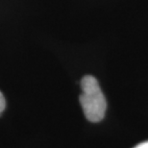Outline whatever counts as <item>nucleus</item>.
<instances>
[{"mask_svg": "<svg viewBox=\"0 0 148 148\" xmlns=\"http://www.w3.org/2000/svg\"><path fill=\"white\" fill-rule=\"evenodd\" d=\"M81 88L80 103L86 118L90 122L101 121L107 110V102L98 81L93 76H84L81 80Z\"/></svg>", "mask_w": 148, "mask_h": 148, "instance_id": "1", "label": "nucleus"}, {"mask_svg": "<svg viewBox=\"0 0 148 148\" xmlns=\"http://www.w3.org/2000/svg\"><path fill=\"white\" fill-rule=\"evenodd\" d=\"M6 107V100H5V97L3 96L2 92L0 91V114L4 111V109Z\"/></svg>", "mask_w": 148, "mask_h": 148, "instance_id": "2", "label": "nucleus"}, {"mask_svg": "<svg viewBox=\"0 0 148 148\" xmlns=\"http://www.w3.org/2000/svg\"><path fill=\"white\" fill-rule=\"evenodd\" d=\"M134 148H148V140L147 141H144V143H141L138 145H136Z\"/></svg>", "mask_w": 148, "mask_h": 148, "instance_id": "3", "label": "nucleus"}]
</instances>
